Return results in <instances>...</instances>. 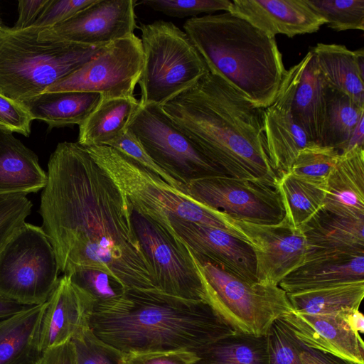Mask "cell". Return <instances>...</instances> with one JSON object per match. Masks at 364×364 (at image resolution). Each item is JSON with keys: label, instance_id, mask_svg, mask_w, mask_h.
<instances>
[{"label": "cell", "instance_id": "1", "mask_svg": "<svg viewBox=\"0 0 364 364\" xmlns=\"http://www.w3.org/2000/svg\"><path fill=\"white\" fill-rule=\"evenodd\" d=\"M39 213L60 272L97 271L125 289L159 291L126 196L77 142L51 154Z\"/></svg>", "mask_w": 364, "mask_h": 364}, {"label": "cell", "instance_id": "2", "mask_svg": "<svg viewBox=\"0 0 364 364\" xmlns=\"http://www.w3.org/2000/svg\"><path fill=\"white\" fill-rule=\"evenodd\" d=\"M161 107L174 125L225 175L277 188L264 110L209 71Z\"/></svg>", "mask_w": 364, "mask_h": 364}, {"label": "cell", "instance_id": "3", "mask_svg": "<svg viewBox=\"0 0 364 364\" xmlns=\"http://www.w3.org/2000/svg\"><path fill=\"white\" fill-rule=\"evenodd\" d=\"M90 328L122 354L197 353L236 332L205 302L135 289H126L117 296L97 302Z\"/></svg>", "mask_w": 364, "mask_h": 364}, {"label": "cell", "instance_id": "4", "mask_svg": "<svg viewBox=\"0 0 364 364\" xmlns=\"http://www.w3.org/2000/svg\"><path fill=\"white\" fill-rule=\"evenodd\" d=\"M208 71L265 109L286 72L275 37L229 11L190 18L183 26Z\"/></svg>", "mask_w": 364, "mask_h": 364}, {"label": "cell", "instance_id": "5", "mask_svg": "<svg viewBox=\"0 0 364 364\" xmlns=\"http://www.w3.org/2000/svg\"><path fill=\"white\" fill-rule=\"evenodd\" d=\"M106 46L82 45L41 35L33 28L13 31L3 25L0 94L23 104L80 69Z\"/></svg>", "mask_w": 364, "mask_h": 364}, {"label": "cell", "instance_id": "6", "mask_svg": "<svg viewBox=\"0 0 364 364\" xmlns=\"http://www.w3.org/2000/svg\"><path fill=\"white\" fill-rule=\"evenodd\" d=\"M83 147L126 196L133 210L173 237L180 238L171 224V219L178 218L219 228L241 239L234 218L197 201L132 158L107 145Z\"/></svg>", "mask_w": 364, "mask_h": 364}, {"label": "cell", "instance_id": "7", "mask_svg": "<svg viewBox=\"0 0 364 364\" xmlns=\"http://www.w3.org/2000/svg\"><path fill=\"white\" fill-rule=\"evenodd\" d=\"M141 103L162 106L195 85L208 70L188 35L171 21L143 24Z\"/></svg>", "mask_w": 364, "mask_h": 364}, {"label": "cell", "instance_id": "8", "mask_svg": "<svg viewBox=\"0 0 364 364\" xmlns=\"http://www.w3.org/2000/svg\"><path fill=\"white\" fill-rule=\"evenodd\" d=\"M193 257L205 302L235 331L264 336L276 320L293 311L287 294L279 285L245 281Z\"/></svg>", "mask_w": 364, "mask_h": 364}, {"label": "cell", "instance_id": "9", "mask_svg": "<svg viewBox=\"0 0 364 364\" xmlns=\"http://www.w3.org/2000/svg\"><path fill=\"white\" fill-rule=\"evenodd\" d=\"M60 272L47 235L26 222L0 252V298L22 306L43 304Z\"/></svg>", "mask_w": 364, "mask_h": 364}, {"label": "cell", "instance_id": "10", "mask_svg": "<svg viewBox=\"0 0 364 364\" xmlns=\"http://www.w3.org/2000/svg\"><path fill=\"white\" fill-rule=\"evenodd\" d=\"M126 130L160 167L186 185L195 178L225 175L174 125L161 105L140 102Z\"/></svg>", "mask_w": 364, "mask_h": 364}, {"label": "cell", "instance_id": "11", "mask_svg": "<svg viewBox=\"0 0 364 364\" xmlns=\"http://www.w3.org/2000/svg\"><path fill=\"white\" fill-rule=\"evenodd\" d=\"M132 223L154 269L158 290L178 299L205 302L198 267L188 246L180 238L173 237L156 223L134 210Z\"/></svg>", "mask_w": 364, "mask_h": 364}, {"label": "cell", "instance_id": "12", "mask_svg": "<svg viewBox=\"0 0 364 364\" xmlns=\"http://www.w3.org/2000/svg\"><path fill=\"white\" fill-rule=\"evenodd\" d=\"M143 61L141 41L134 33L107 45L96 57L43 93L82 91L100 93L102 99L134 97Z\"/></svg>", "mask_w": 364, "mask_h": 364}, {"label": "cell", "instance_id": "13", "mask_svg": "<svg viewBox=\"0 0 364 364\" xmlns=\"http://www.w3.org/2000/svg\"><path fill=\"white\" fill-rule=\"evenodd\" d=\"M186 193L197 201L234 219L262 225L283 222L284 207L277 188L226 175L195 178Z\"/></svg>", "mask_w": 364, "mask_h": 364}, {"label": "cell", "instance_id": "14", "mask_svg": "<svg viewBox=\"0 0 364 364\" xmlns=\"http://www.w3.org/2000/svg\"><path fill=\"white\" fill-rule=\"evenodd\" d=\"M234 221L242 239L254 251L257 282L279 285L306 262L309 248L301 229L291 228L284 220L276 225Z\"/></svg>", "mask_w": 364, "mask_h": 364}, {"label": "cell", "instance_id": "15", "mask_svg": "<svg viewBox=\"0 0 364 364\" xmlns=\"http://www.w3.org/2000/svg\"><path fill=\"white\" fill-rule=\"evenodd\" d=\"M136 4L134 0H95L70 18L40 33L82 45L106 46L134 33Z\"/></svg>", "mask_w": 364, "mask_h": 364}, {"label": "cell", "instance_id": "16", "mask_svg": "<svg viewBox=\"0 0 364 364\" xmlns=\"http://www.w3.org/2000/svg\"><path fill=\"white\" fill-rule=\"evenodd\" d=\"M171 224L199 262H208L248 282H257L250 245L225 230L173 218Z\"/></svg>", "mask_w": 364, "mask_h": 364}, {"label": "cell", "instance_id": "17", "mask_svg": "<svg viewBox=\"0 0 364 364\" xmlns=\"http://www.w3.org/2000/svg\"><path fill=\"white\" fill-rule=\"evenodd\" d=\"M327 90L314 54L309 50L297 64L286 70L274 100L289 107L311 141L318 144H322Z\"/></svg>", "mask_w": 364, "mask_h": 364}, {"label": "cell", "instance_id": "18", "mask_svg": "<svg viewBox=\"0 0 364 364\" xmlns=\"http://www.w3.org/2000/svg\"><path fill=\"white\" fill-rule=\"evenodd\" d=\"M353 311L326 314L291 311L282 318L305 347L364 364V343L352 323Z\"/></svg>", "mask_w": 364, "mask_h": 364}, {"label": "cell", "instance_id": "19", "mask_svg": "<svg viewBox=\"0 0 364 364\" xmlns=\"http://www.w3.org/2000/svg\"><path fill=\"white\" fill-rule=\"evenodd\" d=\"M41 322L39 351L61 344L90 328L96 299L63 274L47 301Z\"/></svg>", "mask_w": 364, "mask_h": 364}, {"label": "cell", "instance_id": "20", "mask_svg": "<svg viewBox=\"0 0 364 364\" xmlns=\"http://www.w3.org/2000/svg\"><path fill=\"white\" fill-rule=\"evenodd\" d=\"M228 11L272 37L312 33L326 23L306 0H233Z\"/></svg>", "mask_w": 364, "mask_h": 364}, {"label": "cell", "instance_id": "21", "mask_svg": "<svg viewBox=\"0 0 364 364\" xmlns=\"http://www.w3.org/2000/svg\"><path fill=\"white\" fill-rule=\"evenodd\" d=\"M364 280V252H326L306 258L279 284L287 294Z\"/></svg>", "mask_w": 364, "mask_h": 364}, {"label": "cell", "instance_id": "22", "mask_svg": "<svg viewBox=\"0 0 364 364\" xmlns=\"http://www.w3.org/2000/svg\"><path fill=\"white\" fill-rule=\"evenodd\" d=\"M323 188V210L343 217H364V147L341 152Z\"/></svg>", "mask_w": 364, "mask_h": 364}, {"label": "cell", "instance_id": "23", "mask_svg": "<svg viewBox=\"0 0 364 364\" xmlns=\"http://www.w3.org/2000/svg\"><path fill=\"white\" fill-rule=\"evenodd\" d=\"M46 181L38 156L13 133L0 129V195L37 193Z\"/></svg>", "mask_w": 364, "mask_h": 364}, {"label": "cell", "instance_id": "24", "mask_svg": "<svg viewBox=\"0 0 364 364\" xmlns=\"http://www.w3.org/2000/svg\"><path fill=\"white\" fill-rule=\"evenodd\" d=\"M301 230L309 248L306 258L326 252H364V217H343L322 209Z\"/></svg>", "mask_w": 364, "mask_h": 364}, {"label": "cell", "instance_id": "25", "mask_svg": "<svg viewBox=\"0 0 364 364\" xmlns=\"http://www.w3.org/2000/svg\"><path fill=\"white\" fill-rule=\"evenodd\" d=\"M47 304L26 306L0 321V364H35Z\"/></svg>", "mask_w": 364, "mask_h": 364}, {"label": "cell", "instance_id": "26", "mask_svg": "<svg viewBox=\"0 0 364 364\" xmlns=\"http://www.w3.org/2000/svg\"><path fill=\"white\" fill-rule=\"evenodd\" d=\"M264 132L269 157L279 177L289 173L298 153L313 143L289 107L276 102L264 110Z\"/></svg>", "mask_w": 364, "mask_h": 364}, {"label": "cell", "instance_id": "27", "mask_svg": "<svg viewBox=\"0 0 364 364\" xmlns=\"http://www.w3.org/2000/svg\"><path fill=\"white\" fill-rule=\"evenodd\" d=\"M311 50L327 87L364 107V70L358 64L356 50L343 45L322 43Z\"/></svg>", "mask_w": 364, "mask_h": 364}, {"label": "cell", "instance_id": "28", "mask_svg": "<svg viewBox=\"0 0 364 364\" xmlns=\"http://www.w3.org/2000/svg\"><path fill=\"white\" fill-rule=\"evenodd\" d=\"M100 93L65 91L43 93L24 103L33 119L48 124V129L73 124L80 125L95 109Z\"/></svg>", "mask_w": 364, "mask_h": 364}, {"label": "cell", "instance_id": "29", "mask_svg": "<svg viewBox=\"0 0 364 364\" xmlns=\"http://www.w3.org/2000/svg\"><path fill=\"white\" fill-rule=\"evenodd\" d=\"M139 103L135 97L102 99L79 125L77 143L82 146H108L125 132Z\"/></svg>", "mask_w": 364, "mask_h": 364}, {"label": "cell", "instance_id": "30", "mask_svg": "<svg viewBox=\"0 0 364 364\" xmlns=\"http://www.w3.org/2000/svg\"><path fill=\"white\" fill-rule=\"evenodd\" d=\"M293 311L307 314L358 310L364 296V280L287 294Z\"/></svg>", "mask_w": 364, "mask_h": 364}, {"label": "cell", "instance_id": "31", "mask_svg": "<svg viewBox=\"0 0 364 364\" xmlns=\"http://www.w3.org/2000/svg\"><path fill=\"white\" fill-rule=\"evenodd\" d=\"M277 189L284 210V220L294 229H301L323 207V186L304 181L290 172L279 177Z\"/></svg>", "mask_w": 364, "mask_h": 364}, {"label": "cell", "instance_id": "32", "mask_svg": "<svg viewBox=\"0 0 364 364\" xmlns=\"http://www.w3.org/2000/svg\"><path fill=\"white\" fill-rule=\"evenodd\" d=\"M197 354L194 364H267V338L235 332Z\"/></svg>", "mask_w": 364, "mask_h": 364}, {"label": "cell", "instance_id": "33", "mask_svg": "<svg viewBox=\"0 0 364 364\" xmlns=\"http://www.w3.org/2000/svg\"><path fill=\"white\" fill-rule=\"evenodd\" d=\"M363 118L364 107L328 87L322 145L331 146L340 153L345 151L354 129Z\"/></svg>", "mask_w": 364, "mask_h": 364}, {"label": "cell", "instance_id": "34", "mask_svg": "<svg viewBox=\"0 0 364 364\" xmlns=\"http://www.w3.org/2000/svg\"><path fill=\"white\" fill-rule=\"evenodd\" d=\"M340 154L331 146L311 143L298 153L289 172L304 181L323 186Z\"/></svg>", "mask_w": 364, "mask_h": 364}, {"label": "cell", "instance_id": "35", "mask_svg": "<svg viewBox=\"0 0 364 364\" xmlns=\"http://www.w3.org/2000/svg\"><path fill=\"white\" fill-rule=\"evenodd\" d=\"M336 31L364 30V0H306Z\"/></svg>", "mask_w": 364, "mask_h": 364}, {"label": "cell", "instance_id": "36", "mask_svg": "<svg viewBox=\"0 0 364 364\" xmlns=\"http://www.w3.org/2000/svg\"><path fill=\"white\" fill-rule=\"evenodd\" d=\"M267 364H302L300 355L305 346L280 318L267 334Z\"/></svg>", "mask_w": 364, "mask_h": 364}, {"label": "cell", "instance_id": "37", "mask_svg": "<svg viewBox=\"0 0 364 364\" xmlns=\"http://www.w3.org/2000/svg\"><path fill=\"white\" fill-rule=\"evenodd\" d=\"M143 4L156 11L175 18H186L201 14H212L216 11H228L230 0H142Z\"/></svg>", "mask_w": 364, "mask_h": 364}, {"label": "cell", "instance_id": "38", "mask_svg": "<svg viewBox=\"0 0 364 364\" xmlns=\"http://www.w3.org/2000/svg\"><path fill=\"white\" fill-rule=\"evenodd\" d=\"M32 203L22 193L0 195V252L26 223Z\"/></svg>", "mask_w": 364, "mask_h": 364}, {"label": "cell", "instance_id": "39", "mask_svg": "<svg viewBox=\"0 0 364 364\" xmlns=\"http://www.w3.org/2000/svg\"><path fill=\"white\" fill-rule=\"evenodd\" d=\"M71 340L77 364H122V354L100 340L90 328L80 330Z\"/></svg>", "mask_w": 364, "mask_h": 364}, {"label": "cell", "instance_id": "40", "mask_svg": "<svg viewBox=\"0 0 364 364\" xmlns=\"http://www.w3.org/2000/svg\"><path fill=\"white\" fill-rule=\"evenodd\" d=\"M108 146L132 158L149 171L159 175L171 186L186 192V185L174 178L168 172L160 167L146 152L135 137L128 131L126 130L121 136Z\"/></svg>", "mask_w": 364, "mask_h": 364}, {"label": "cell", "instance_id": "41", "mask_svg": "<svg viewBox=\"0 0 364 364\" xmlns=\"http://www.w3.org/2000/svg\"><path fill=\"white\" fill-rule=\"evenodd\" d=\"M68 276L90 293L97 302L117 296L126 289L107 274L97 271H82Z\"/></svg>", "mask_w": 364, "mask_h": 364}, {"label": "cell", "instance_id": "42", "mask_svg": "<svg viewBox=\"0 0 364 364\" xmlns=\"http://www.w3.org/2000/svg\"><path fill=\"white\" fill-rule=\"evenodd\" d=\"M95 1V0H49L30 28L38 31L51 28L70 18Z\"/></svg>", "mask_w": 364, "mask_h": 364}, {"label": "cell", "instance_id": "43", "mask_svg": "<svg viewBox=\"0 0 364 364\" xmlns=\"http://www.w3.org/2000/svg\"><path fill=\"white\" fill-rule=\"evenodd\" d=\"M33 118L27 108L0 94V129L28 137Z\"/></svg>", "mask_w": 364, "mask_h": 364}, {"label": "cell", "instance_id": "44", "mask_svg": "<svg viewBox=\"0 0 364 364\" xmlns=\"http://www.w3.org/2000/svg\"><path fill=\"white\" fill-rule=\"evenodd\" d=\"M198 359L191 350L131 353L122 354V364H194Z\"/></svg>", "mask_w": 364, "mask_h": 364}, {"label": "cell", "instance_id": "45", "mask_svg": "<svg viewBox=\"0 0 364 364\" xmlns=\"http://www.w3.org/2000/svg\"><path fill=\"white\" fill-rule=\"evenodd\" d=\"M35 364H77L72 340L52 346L41 353Z\"/></svg>", "mask_w": 364, "mask_h": 364}, {"label": "cell", "instance_id": "46", "mask_svg": "<svg viewBox=\"0 0 364 364\" xmlns=\"http://www.w3.org/2000/svg\"><path fill=\"white\" fill-rule=\"evenodd\" d=\"M49 0H18V17L13 31H21L30 28L38 18Z\"/></svg>", "mask_w": 364, "mask_h": 364}, {"label": "cell", "instance_id": "47", "mask_svg": "<svg viewBox=\"0 0 364 364\" xmlns=\"http://www.w3.org/2000/svg\"><path fill=\"white\" fill-rule=\"evenodd\" d=\"M300 358L302 364H356L306 347L301 353Z\"/></svg>", "mask_w": 364, "mask_h": 364}, {"label": "cell", "instance_id": "48", "mask_svg": "<svg viewBox=\"0 0 364 364\" xmlns=\"http://www.w3.org/2000/svg\"><path fill=\"white\" fill-rule=\"evenodd\" d=\"M355 146L364 147V118L359 122L354 129L346 151Z\"/></svg>", "mask_w": 364, "mask_h": 364}, {"label": "cell", "instance_id": "49", "mask_svg": "<svg viewBox=\"0 0 364 364\" xmlns=\"http://www.w3.org/2000/svg\"><path fill=\"white\" fill-rule=\"evenodd\" d=\"M28 306H22L0 298V321L18 312Z\"/></svg>", "mask_w": 364, "mask_h": 364}, {"label": "cell", "instance_id": "50", "mask_svg": "<svg viewBox=\"0 0 364 364\" xmlns=\"http://www.w3.org/2000/svg\"><path fill=\"white\" fill-rule=\"evenodd\" d=\"M4 24H3V22H2V19H1V8H0V27L2 26Z\"/></svg>", "mask_w": 364, "mask_h": 364}]
</instances>
